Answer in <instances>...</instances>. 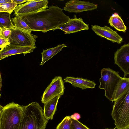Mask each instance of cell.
Segmentation results:
<instances>
[{
	"mask_svg": "<svg viewBox=\"0 0 129 129\" xmlns=\"http://www.w3.org/2000/svg\"><path fill=\"white\" fill-rule=\"evenodd\" d=\"M47 9L20 17L32 31L47 32L54 31L67 22L70 18L65 14L63 9L52 5Z\"/></svg>",
	"mask_w": 129,
	"mask_h": 129,
	"instance_id": "6da1fadb",
	"label": "cell"
},
{
	"mask_svg": "<svg viewBox=\"0 0 129 129\" xmlns=\"http://www.w3.org/2000/svg\"><path fill=\"white\" fill-rule=\"evenodd\" d=\"M48 121L39 104L32 102L25 106L20 129H45Z\"/></svg>",
	"mask_w": 129,
	"mask_h": 129,
	"instance_id": "7a4b0ae2",
	"label": "cell"
},
{
	"mask_svg": "<svg viewBox=\"0 0 129 129\" xmlns=\"http://www.w3.org/2000/svg\"><path fill=\"white\" fill-rule=\"evenodd\" d=\"M25 107L13 102L4 106L0 117V129H20Z\"/></svg>",
	"mask_w": 129,
	"mask_h": 129,
	"instance_id": "3957f363",
	"label": "cell"
},
{
	"mask_svg": "<svg viewBox=\"0 0 129 129\" xmlns=\"http://www.w3.org/2000/svg\"><path fill=\"white\" fill-rule=\"evenodd\" d=\"M114 102L111 115L115 121V129L129 128V91Z\"/></svg>",
	"mask_w": 129,
	"mask_h": 129,
	"instance_id": "277c9868",
	"label": "cell"
},
{
	"mask_svg": "<svg viewBox=\"0 0 129 129\" xmlns=\"http://www.w3.org/2000/svg\"><path fill=\"white\" fill-rule=\"evenodd\" d=\"M101 76L99 79V87L104 90L105 96L112 101L113 96L118 83L122 79L118 71L109 68H104L101 71Z\"/></svg>",
	"mask_w": 129,
	"mask_h": 129,
	"instance_id": "5b68a950",
	"label": "cell"
},
{
	"mask_svg": "<svg viewBox=\"0 0 129 129\" xmlns=\"http://www.w3.org/2000/svg\"><path fill=\"white\" fill-rule=\"evenodd\" d=\"M11 29V35L8 40L10 44L36 48L35 42L37 37V35L15 27Z\"/></svg>",
	"mask_w": 129,
	"mask_h": 129,
	"instance_id": "8992f818",
	"label": "cell"
},
{
	"mask_svg": "<svg viewBox=\"0 0 129 129\" xmlns=\"http://www.w3.org/2000/svg\"><path fill=\"white\" fill-rule=\"evenodd\" d=\"M48 3L47 0H29L24 4L17 6L14 10V14L21 17L36 13L48 8Z\"/></svg>",
	"mask_w": 129,
	"mask_h": 129,
	"instance_id": "52a82bcc",
	"label": "cell"
},
{
	"mask_svg": "<svg viewBox=\"0 0 129 129\" xmlns=\"http://www.w3.org/2000/svg\"><path fill=\"white\" fill-rule=\"evenodd\" d=\"M64 83L61 76L55 77L45 90L41 97V102L44 104L58 96L63 95L65 89Z\"/></svg>",
	"mask_w": 129,
	"mask_h": 129,
	"instance_id": "ba28073f",
	"label": "cell"
},
{
	"mask_svg": "<svg viewBox=\"0 0 129 129\" xmlns=\"http://www.w3.org/2000/svg\"><path fill=\"white\" fill-rule=\"evenodd\" d=\"M114 64L123 72V78L129 74V43L124 44L117 49L114 54Z\"/></svg>",
	"mask_w": 129,
	"mask_h": 129,
	"instance_id": "9c48e42d",
	"label": "cell"
},
{
	"mask_svg": "<svg viewBox=\"0 0 129 129\" xmlns=\"http://www.w3.org/2000/svg\"><path fill=\"white\" fill-rule=\"evenodd\" d=\"M97 8V5L89 2L71 0L65 3L63 9L70 12L78 13L91 11Z\"/></svg>",
	"mask_w": 129,
	"mask_h": 129,
	"instance_id": "30bf717a",
	"label": "cell"
},
{
	"mask_svg": "<svg viewBox=\"0 0 129 129\" xmlns=\"http://www.w3.org/2000/svg\"><path fill=\"white\" fill-rule=\"evenodd\" d=\"M64 31L65 34H69L89 29V25L83 22L81 18H77L75 15L74 18H70L67 22L58 28Z\"/></svg>",
	"mask_w": 129,
	"mask_h": 129,
	"instance_id": "8fae6325",
	"label": "cell"
},
{
	"mask_svg": "<svg viewBox=\"0 0 129 129\" xmlns=\"http://www.w3.org/2000/svg\"><path fill=\"white\" fill-rule=\"evenodd\" d=\"M91 28L97 35L113 43L120 44L123 41V39L121 36L107 26L102 27L96 25H92Z\"/></svg>",
	"mask_w": 129,
	"mask_h": 129,
	"instance_id": "7c38bea8",
	"label": "cell"
},
{
	"mask_svg": "<svg viewBox=\"0 0 129 129\" xmlns=\"http://www.w3.org/2000/svg\"><path fill=\"white\" fill-rule=\"evenodd\" d=\"M35 49L31 47L9 44L0 50V60L13 55L23 54L25 55L33 52Z\"/></svg>",
	"mask_w": 129,
	"mask_h": 129,
	"instance_id": "4fadbf2b",
	"label": "cell"
},
{
	"mask_svg": "<svg viewBox=\"0 0 129 129\" xmlns=\"http://www.w3.org/2000/svg\"><path fill=\"white\" fill-rule=\"evenodd\" d=\"M64 81L65 82L70 83L75 88H80L82 90L88 88H95L96 85L93 81L82 78L67 76L64 79Z\"/></svg>",
	"mask_w": 129,
	"mask_h": 129,
	"instance_id": "5bb4252c",
	"label": "cell"
},
{
	"mask_svg": "<svg viewBox=\"0 0 129 129\" xmlns=\"http://www.w3.org/2000/svg\"><path fill=\"white\" fill-rule=\"evenodd\" d=\"M61 97V96H58L44 104V114L47 120L53 119L57 109L58 101Z\"/></svg>",
	"mask_w": 129,
	"mask_h": 129,
	"instance_id": "9a60e30c",
	"label": "cell"
},
{
	"mask_svg": "<svg viewBox=\"0 0 129 129\" xmlns=\"http://www.w3.org/2000/svg\"><path fill=\"white\" fill-rule=\"evenodd\" d=\"M67 46L66 44H63L59 45L56 47L49 48L46 50H43V52L41 53L42 61L40 65H44L46 61L60 52L62 48Z\"/></svg>",
	"mask_w": 129,
	"mask_h": 129,
	"instance_id": "2e32d148",
	"label": "cell"
},
{
	"mask_svg": "<svg viewBox=\"0 0 129 129\" xmlns=\"http://www.w3.org/2000/svg\"><path fill=\"white\" fill-rule=\"evenodd\" d=\"M129 91V78H122L117 85L114 93L112 101H115Z\"/></svg>",
	"mask_w": 129,
	"mask_h": 129,
	"instance_id": "e0dca14e",
	"label": "cell"
},
{
	"mask_svg": "<svg viewBox=\"0 0 129 129\" xmlns=\"http://www.w3.org/2000/svg\"><path fill=\"white\" fill-rule=\"evenodd\" d=\"M108 22L110 26L118 31L125 32L126 30V27L121 17L116 13L110 17Z\"/></svg>",
	"mask_w": 129,
	"mask_h": 129,
	"instance_id": "ac0fdd59",
	"label": "cell"
},
{
	"mask_svg": "<svg viewBox=\"0 0 129 129\" xmlns=\"http://www.w3.org/2000/svg\"><path fill=\"white\" fill-rule=\"evenodd\" d=\"M11 14L6 12H0V27L10 29L15 27L11 19Z\"/></svg>",
	"mask_w": 129,
	"mask_h": 129,
	"instance_id": "d6986e66",
	"label": "cell"
},
{
	"mask_svg": "<svg viewBox=\"0 0 129 129\" xmlns=\"http://www.w3.org/2000/svg\"><path fill=\"white\" fill-rule=\"evenodd\" d=\"M12 20L15 27L30 33L32 31L30 28L20 17L16 16L12 18Z\"/></svg>",
	"mask_w": 129,
	"mask_h": 129,
	"instance_id": "ffe728a7",
	"label": "cell"
},
{
	"mask_svg": "<svg viewBox=\"0 0 129 129\" xmlns=\"http://www.w3.org/2000/svg\"><path fill=\"white\" fill-rule=\"evenodd\" d=\"M56 129H71L70 116H66L57 126Z\"/></svg>",
	"mask_w": 129,
	"mask_h": 129,
	"instance_id": "44dd1931",
	"label": "cell"
},
{
	"mask_svg": "<svg viewBox=\"0 0 129 129\" xmlns=\"http://www.w3.org/2000/svg\"><path fill=\"white\" fill-rule=\"evenodd\" d=\"M17 4L12 1L0 4V7L8 11L10 14L14 10Z\"/></svg>",
	"mask_w": 129,
	"mask_h": 129,
	"instance_id": "7402d4cb",
	"label": "cell"
},
{
	"mask_svg": "<svg viewBox=\"0 0 129 129\" xmlns=\"http://www.w3.org/2000/svg\"><path fill=\"white\" fill-rule=\"evenodd\" d=\"M71 129H89L78 120L71 118Z\"/></svg>",
	"mask_w": 129,
	"mask_h": 129,
	"instance_id": "603a6c76",
	"label": "cell"
},
{
	"mask_svg": "<svg viewBox=\"0 0 129 129\" xmlns=\"http://www.w3.org/2000/svg\"><path fill=\"white\" fill-rule=\"evenodd\" d=\"M11 33L12 30L11 29L4 28L2 29L1 34L4 38L8 40L11 35Z\"/></svg>",
	"mask_w": 129,
	"mask_h": 129,
	"instance_id": "cb8c5ba5",
	"label": "cell"
},
{
	"mask_svg": "<svg viewBox=\"0 0 129 129\" xmlns=\"http://www.w3.org/2000/svg\"><path fill=\"white\" fill-rule=\"evenodd\" d=\"M9 44L8 40L5 39L1 34H0V48H3Z\"/></svg>",
	"mask_w": 129,
	"mask_h": 129,
	"instance_id": "d4e9b609",
	"label": "cell"
},
{
	"mask_svg": "<svg viewBox=\"0 0 129 129\" xmlns=\"http://www.w3.org/2000/svg\"><path fill=\"white\" fill-rule=\"evenodd\" d=\"M71 118L74 120H78L81 118L80 114L77 113H75L70 116Z\"/></svg>",
	"mask_w": 129,
	"mask_h": 129,
	"instance_id": "484cf974",
	"label": "cell"
},
{
	"mask_svg": "<svg viewBox=\"0 0 129 129\" xmlns=\"http://www.w3.org/2000/svg\"><path fill=\"white\" fill-rule=\"evenodd\" d=\"M28 0H12V1L16 3L17 5H20L22 3L28 1Z\"/></svg>",
	"mask_w": 129,
	"mask_h": 129,
	"instance_id": "4316f807",
	"label": "cell"
},
{
	"mask_svg": "<svg viewBox=\"0 0 129 129\" xmlns=\"http://www.w3.org/2000/svg\"><path fill=\"white\" fill-rule=\"evenodd\" d=\"M2 79L1 77V74L0 72V98L1 96V88L2 87Z\"/></svg>",
	"mask_w": 129,
	"mask_h": 129,
	"instance_id": "83f0119b",
	"label": "cell"
},
{
	"mask_svg": "<svg viewBox=\"0 0 129 129\" xmlns=\"http://www.w3.org/2000/svg\"><path fill=\"white\" fill-rule=\"evenodd\" d=\"M11 0H0V4L10 2Z\"/></svg>",
	"mask_w": 129,
	"mask_h": 129,
	"instance_id": "f1b7e54d",
	"label": "cell"
},
{
	"mask_svg": "<svg viewBox=\"0 0 129 129\" xmlns=\"http://www.w3.org/2000/svg\"><path fill=\"white\" fill-rule=\"evenodd\" d=\"M6 12L9 13V12L5 9L0 7V12Z\"/></svg>",
	"mask_w": 129,
	"mask_h": 129,
	"instance_id": "f546056e",
	"label": "cell"
},
{
	"mask_svg": "<svg viewBox=\"0 0 129 129\" xmlns=\"http://www.w3.org/2000/svg\"><path fill=\"white\" fill-rule=\"evenodd\" d=\"M3 108V106H2L0 104V117L1 115L2 112Z\"/></svg>",
	"mask_w": 129,
	"mask_h": 129,
	"instance_id": "4dcf8cb0",
	"label": "cell"
},
{
	"mask_svg": "<svg viewBox=\"0 0 129 129\" xmlns=\"http://www.w3.org/2000/svg\"><path fill=\"white\" fill-rule=\"evenodd\" d=\"M2 29L0 27V34H1Z\"/></svg>",
	"mask_w": 129,
	"mask_h": 129,
	"instance_id": "1f68e13d",
	"label": "cell"
},
{
	"mask_svg": "<svg viewBox=\"0 0 129 129\" xmlns=\"http://www.w3.org/2000/svg\"><path fill=\"white\" fill-rule=\"evenodd\" d=\"M106 129H115V128H114V129H108V128H106Z\"/></svg>",
	"mask_w": 129,
	"mask_h": 129,
	"instance_id": "d6a6232c",
	"label": "cell"
},
{
	"mask_svg": "<svg viewBox=\"0 0 129 129\" xmlns=\"http://www.w3.org/2000/svg\"></svg>",
	"mask_w": 129,
	"mask_h": 129,
	"instance_id": "836d02e7",
	"label": "cell"
}]
</instances>
